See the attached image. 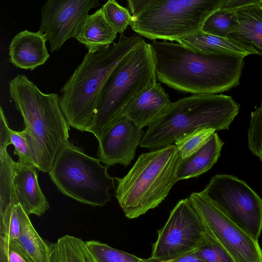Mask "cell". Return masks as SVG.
<instances>
[{
  "instance_id": "32",
  "label": "cell",
  "mask_w": 262,
  "mask_h": 262,
  "mask_svg": "<svg viewBox=\"0 0 262 262\" xmlns=\"http://www.w3.org/2000/svg\"><path fill=\"white\" fill-rule=\"evenodd\" d=\"M262 0H223L219 9L236 11L248 5L260 3Z\"/></svg>"
},
{
  "instance_id": "33",
  "label": "cell",
  "mask_w": 262,
  "mask_h": 262,
  "mask_svg": "<svg viewBox=\"0 0 262 262\" xmlns=\"http://www.w3.org/2000/svg\"><path fill=\"white\" fill-rule=\"evenodd\" d=\"M157 262V261H156ZM167 262H205L196 256L195 251L182 255Z\"/></svg>"
},
{
  "instance_id": "17",
  "label": "cell",
  "mask_w": 262,
  "mask_h": 262,
  "mask_svg": "<svg viewBox=\"0 0 262 262\" xmlns=\"http://www.w3.org/2000/svg\"><path fill=\"white\" fill-rule=\"evenodd\" d=\"M171 103L168 94L157 82L132 101L125 108L123 115L143 129L148 126Z\"/></svg>"
},
{
  "instance_id": "15",
  "label": "cell",
  "mask_w": 262,
  "mask_h": 262,
  "mask_svg": "<svg viewBox=\"0 0 262 262\" xmlns=\"http://www.w3.org/2000/svg\"><path fill=\"white\" fill-rule=\"evenodd\" d=\"M47 40L46 35L39 30L19 32L9 47L10 61L17 68L31 71L43 64L50 57L46 45Z\"/></svg>"
},
{
  "instance_id": "19",
  "label": "cell",
  "mask_w": 262,
  "mask_h": 262,
  "mask_svg": "<svg viewBox=\"0 0 262 262\" xmlns=\"http://www.w3.org/2000/svg\"><path fill=\"white\" fill-rule=\"evenodd\" d=\"M117 34L107 21L101 7L85 17L75 38L85 46L89 53H95L108 48Z\"/></svg>"
},
{
  "instance_id": "13",
  "label": "cell",
  "mask_w": 262,
  "mask_h": 262,
  "mask_svg": "<svg viewBox=\"0 0 262 262\" xmlns=\"http://www.w3.org/2000/svg\"><path fill=\"white\" fill-rule=\"evenodd\" d=\"M144 134L142 128L122 115L97 138L99 159L109 167L117 164L127 167L134 159Z\"/></svg>"
},
{
  "instance_id": "2",
  "label": "cell",
  "mask_w": 262,
  "mask_h": 262,
  "mask_svg": "<svg viewBox=\"0 0 262 262\" xmlns=\"http://www.w3.org/2000/svg\"><path fill=\"white\" fill-rule=\"evenodd\" d=\"M140 35L120 34L108 48L88 52L82 62L61 89L59 105L69 126L88 132L94 121L101 90L117 64L130 52L144 43Z\"/></svg>"
},
{
  "instance_id": "10",
  "label": "cell",
  "mask_w": 262,
  "mask_h": 262,
  "mask_svg": "<svg viewBox=\"0 0 262 262\" xmlns=\"http://www.w3.org/2000/svg\"><path fill=\"white\" fill-rule=\"evenodd\" d=\"M201 192L230 219L258 240L262 231V199L232 175L217 174Z\"/></svg>"
},
{
  "instance_id": "23",
  "label": "cell",
  "mask_w": 262,
  "mask_h": 262,
  "mask_svg": "<svg viewBox=\"0 0 262 262\" xmlns=\"http://www.w3.org/2000/svg\"><path fill=\"white\" fill-rule=\"evenodd\" d=\"M19 215L20 230L17 242L35 262H49L50 243L39 235L20 205Z\"/></svg>"
},
{
  "instance_id": "29",
  "label": "cell",
  "mask_w": 262,
  "mask_h": 262,
  "mask_svg": "<svg viewBox=\"0 0 262 262\" xmlns=\"http://www.w3.org/2000/svg\"><path fill=\"white\" fill-rule=\"evenodd\" d=\"M208 243L195 250L198 257L205 262H234L209 228Z\"/></svg>"
},
{
  "instance_id": "14",
  "label": "cell",
  "mask_w": 262,
  "mask_h": 262,
  "mask_svg": "<svg viewBox=\"0 0 262 262\" xmlns=\"http://www.w3.org/2000/svg\"><path fill=\"white\" fill-rule=\"evenodd\" d=\"M36 169L14 161L13 185L18 204L28 215L33 214L40 217L50 206L39 185Z\"/></svg>"
},
{
  "instance_id": "4",
  "label": "cell",
  "mask_w": 262,
  "mask_h": 262,
  "mask_svg": "<svg viewBox=\"0 0 262 262\" xmlns=\"http://www.w3.org/2000/svg\"><path fill=\"white\" fill-rule=\"evenodd\" d=\"M239 105L223 94H193L172 102L148 126L140 146L153 151L203 128L228 129Z\"/></svg>"
},
{
  "instance_id": "6",
  "label": "cell",
  "mask_w": 262,
  "mask_h": 262,
  "mask_svg": "<svg viewBox=\"0 0 262 262\" xmlns=\"http://www.w3.org/2000/svg\"><path fill=\"white\" fill-rule=\"evenodd\" d=\"M223 0H128L130 26L150 40L178 39L201 31L202 25Z\"/></svg>"
},
{
  "instance_id": "7",
  "label": "cell",
  "mask_w": 262,
  "mask_h": 262,
  "mask_svg": "<svg viewBox=\"0 0 262 262\" xmlns=\"http://www.w3.org/2000/svg\"><path fill=\"white\" fill-rule=\"evenodd\" d=\"M157 82L151 47L145 42L126 55L108 76L101 90L96 113L88 132L97 138L123 115L132 101Z\"/></svg>"
},
{
  "instance_id": "27",
  "label": "cell",
  "mask_w": 262,
  "mask_h": 262,
  "mask_svg": "<svg viewBox=\"0 0 262 262\" xmlns=\"http://www.w3.org/2000/svg\"><path fill=\"white\" fill-rule=\"evenodd\" d=\"M9 132L11 144L14 147V154L18 158L17 162L37 169L35 155L27 132L24 129L18 132L10 128Z\"/></svg>"
},
{
  "instance_id": "20",
  "label": "cell",
  "mask_w": 262,
  "mask_h": 262,
  "mask_svg": "<svg viewBox=\"0 0 262 262\" xmlns=\"http://www.w3.org/2000/svg\"><path fill=\"white\" fill-rule=\"evenodd\" d=\"M224 142L218 134L213 133L199 150L183 160L178 168V181L196 178L208 171L217 161Z\"/></svg>"
},
{
  "instance_id": "1",
  "label": "cell",
  "mask_w": 262,
  "mask_h": 262,
  "mask_svg": "<svg viewBox=\"0 0 262 262\" xmlns=\"http://www.w3.org/2000/svg\"><path fill=\"white\" fill-rule=\"evenodd\" d=\"M158 81L179 92L216 94L239 84L244 56L194 52L165 40L150 43Z\"/></svg>"
},
{
  "instance_id": "3",
  "label": "cell",
  "mask_w": 262,
  "mask_h": 262,
  "mask_svg": "<svg viewBox=\"0 0 262 262\" xmlns=\"http://www.w3.org/2000/svg\"><path fill=\"white\" fill-rule=\"evenodd\" d=\"M9 93L23 118L37 169L49 172L58 152L69 142V125L61 110L59 96L43 93L24 74L9 81Z\"/></svg>"
},
{
  "instance_id": "21",
  "label": "cell",
  "mask_w": 262,
  "mask_h": 262,
  "mask_svg": "<svg viewBox=\"0 0 262 262\" xmlns=\"http://www.w3.org/2000/svg\"><path fill=\"white\" fill-rule=\"evenodd\" d=\"M191 50L208 54H233L246 57L249 54L228 38H223L200 31L177 41Z\"/></svg>"
},
{
  "instance_id": "31",
  "label": "cell",
  "mask_w": 262,
  "mask_h": 262,
  "mask_svg": "<svg viewBox=\"0 0 262 262\" xmlns=\"http://www.w3.org/2000/svg\"><path fill=\"white\" fill-rule=\"evenodd\" d=\"M0 262H35L18 243L0 236Z\"/></svg>"
},
{
  "instance_id": "22",
  "label": "cell",
  "mask_w": 262,
  "mask_h": 262,
  "mask_svg": "<svg viewBox=\"0 0 262 262\" xmlns=\"http://www.w3.org/2000/svg\"><path fill=\"white\" fill-rule=\"evenodd\" d=\"M49 262H97L88 249L85 242L65 235L50 243Z\"/></svg>"
},
{
  "instance_id": "30",
  "label": "cell",
  "mask_w": 262,
  "mask_h": 262,
  "mask_svg": "<svg viewBox=\"0 0 262 262\" xmlns=\"http://www.w3.org/2000/svg\"><path fill=\"white\" fill-rule=\"evenodd\" d=\"M248 145L251 152L259 158L262 153V100L260 106L251 114Z\"/></svg>"
},
{
  "instance_id": "18",
  "label": "cell",
  "mask_w": 262,
  "mask_h": 262,
  "mask_svg": "<svg viewBox=\"0 0 262 262\" xmlns=\"http://www.w3.org/2000/svg\"><path fill=\"white\" fill-rule=\"evenodd\" d=\"M10 127L4 112L0 107V217L11 214L18 205L13 185V164L14 161L7 151L11 144Z\"/></svg>"
},
{
  "instance_id": "16",
  "label": "cell",
  "mask_w": 262,
  "mask_h": 262,
  "mask_svg": "<svg viewBox=\"0 0 262 262\" xmlns=\"http://www.w3.org/2000/svg\"><path fill=\"white\" fill-rule=\"evenodd\" d=\"M261 3L248 5L236 11L239 27L227 38L238 45L249 54H257L262 57Z\"/></svg>"
},
{
  "instance_id": "11",
  "label": "cell",
  "mask_w": 262,
  "mask_h": 262,
  "mask_svg": "<svg viewBox=\"0 0 262 262\" xmlns=\"http://www.w3.org/2000/svg\"><path fill=\"white\" fill-rule=\"evenodd\" d=\"M189 198L213 235L234 262H262V249L254 239L201 192Z\"/></svg>"
},
{
  "instance_id": "12",
  "label": "cell",
  "mask_w": 262,
  "mask_h": 262,
  "mask_svg": "<svg viewBox=\"0 0 262 262\" xmlns=\"http://www.w3.org/2000/svg\"><path fill=\"white\" fill-rule=\"evenodd\" d=\"M98 0H48L40 9L39 30L49 41L50 51L75 38L89 11L99 5Z\"/></svg>"
},
{
  "instance_id": "5",
  "label": "cell",
  "mask_w": 262,
  "mask_h": 262,
  "mask_svg": "<svg viewBox=\"0 0 262 262\" xmlns=\"http://www.w3.org/2000/svg\"><path fill=\"white\" fill-rule=\"evenodd\" d=\"M182 161L175 145H170L141 154L124 177L115 178V196L126 217H138L165 200L178 182Z\"/></svg>"
},
{
  "instance_id": "34",
  "label": "cell",
  "mask_w": 262,
  "mask_h": 262,
  "mask_svg": "<svg viewBox=\"0 0 262 262\" xmlns=\"http://www.w3.org/2000/svg\"><path fill=\"white\" fill-rule=\"evenodd\" d=\"M259 159H260V161H261V162L262 163V153H261L260 156L259 157Z\"/></svg>"
},
{
  "instance_id": "8",
  "label": "cell",
  "mask_w": 262,
  "mask_h": 262,
  "mask_svg": "<svg viewBox=\"0 0 262 262\" xmlns=\"http://www.w3.org/2000/svg\"><path fill=\"white\" fill-rule=\"evenodd\" d=\"M100 162L69 141L58 152L49 174L66 196L94 207H103L111 199L109 191L115 188V178L108 174L109 166Z\"/></svg>"
},
{
  "instance_id": "28",
  "label": "cell",
  "mask_w": 262,
  "mask_h": 262,
  "mask_svg": "<svg viewBox=\"0 0 262 262\" xmlns=\"http://www.w3.org/2000/svg\"><path fill=\"white\" fill-rule=\"evenodd\" d=\"M103 9L105 17L113 30L123 34L132 20V14L125 8L115 0H108L104 4Z\"/></svg>"
},
{
  "instance_id": "25",
  "label": "cell",
  "mask_w": 262,
  "mask_h": 262,
  "mask_svg": "<svg viewBox=\"0 0 262 262\" xmlns=\"http://www.w3.org/2000/svg\"><path fill=\"white\" fill-rule=\"evenodd\" d=\"M85 244L97 262H156L150 257L141 258L99 241H88Z\"/></svg>"
},
{
  "instance_id": "26",
  "label": "cell",
  "mask_w": 262,
  "mask_h": 262,
  "mask_svg": "<svg viewBox=\"0 0 262 262\" xmlns=\"http://www.w3.org/2000/svg\"><path fill=\"white\" fill-rule=\"evenodd\" d=\"M215 132L212 128H203L178 139L174 144L180 158L184 160L196 152Z\"/></svg>"
},
{
  "instance_id": "24",
  "label": "cell",
  "mask_w": 262,
  "mask_h": 262,
  "mask_svg": "<svg viewBox=\"0 0 262 262\" xmlns=\"http://www.w3.org/2000/svg\"><path fill=\"white\" fill-rule=\"evenodd\" d=\"M238 27V16L235 11L219 9L206 19L201 31L214 36L227 38Z\"/></svg>"
},
{
  "instance_id": "9",
  "label": "cell",
  "mask_w": 262,
  "mask_h": 262,
  "mask_svg": "<svg viewBox=\"0 0 262 262\" xmlns=\"http://www.w3.org/2000/svg\"><path fill=\"white\" fill-rule=\"evenodd\" d=\"M209 227L189 197L180 200L158 230L150 257L167 262L208 243Z\"/></svg>"
}]
</instances>
